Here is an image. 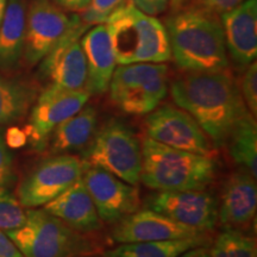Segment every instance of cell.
I'll return each instance as SVG.
<instances>
[{
	"mask_svg": "<svg viewBox=\"0 0 257 257\" xmlns=\"http://www.w3.org/2000/svg\"><path fill=\"white\" fill-rule=\"evenodd\" d=\"M173 100L188 112L213 146H225L240 118L250 113L240 89L227 69L187 72L170 86Z\"/></svg>",
	"mask_w": 257,
	"mask_h": 257,
	"instance_id": "6da1fadb",
	"label": "cell"
},
{
	"mask_svg": "<svg viewBox=\"0 0 257 257\" xmlns=\"http://www.w3.org/2000/svg\"><path fill=\"white\" fill-rule=\"evenodd\" d=\"M170 51L175 63L186 72L227 69L226 46L219 15L186 6L167 19Z\"/></svg>",
	"mask_w": 257,
	"mask_h": 257,
	"instance_id": "7a4b0ae2",
	"label": "cell"
},
{
	"mask_svg": "<svg viewBox=\"0 0 257 257\" xmlns=\"http://www.w3.org/2000/svg\"><path fill=\"white\" fill-rule=\"evenodd\" d=\"M217 165L212 156L174 149L146 137L141 181L157 192L200 191L210 186Z\"/></svg>",
	"mask_w": 257,
	"mask_h": 257,
	"instance_id": "3957f363",
	"label": "cell"
},
{
	"mask_svg": "<svg viewBox=\"0 0 257 257\" xmlns=\"http://www.w3.org/2000/svg\"><path fill=\"white\" fill-rule=\"evenodd\" d=\"M104 24L117 64L163 63L172 59L165 24L141 11L131 0L115 10Z\"/></svg>",
	"mask_w": 257,
	"mask_h": 257,
	"instance_id": "277c9868",
	"label": "cell"
},
{
	"mask_svg": "<svg viewBox=\"0 0 257 257\" xmlns=\"http://www.w3.org/2000/svg\"><path fill=\"white\" fill-rule=\"evenodd\" d=\"M24 257H79L100 252L98 242L44 210H28L21 227L5 231Z\"/></svg>",
	"mask_w": 257,
	"mask_h": 257,
	"instance_id": "5b68a950",
	"label": "cell"
},
{
	"mask_svg": "<svg viewBox=\"0 0 257 257\" xmlns=\"http://www.w3.org/2000/svg\"><path fill=\"white\" fill-rule=\"evenodd\" d=\"M82 167L104 169L127 184L136 186L142 172V143L130 127L119 120H108L96 130L83 150Z\"/></svg>",
	"mask_w": 257,
	"mask_h": 257,
	"instance_id": "8992f818",
	"label": "cell"
},
{
	"mask_svg": "<svg viewBox=\"0 0 257 257\" xmlns=\"http://www.w3.org/2000/svg\"><path fill=\"white\" fill-rule=\"evenodd\" d=\"M108 88L112 101L125 113L148 114L168 93V67L163 63L119 64Z\"/></svg>",
	"mask_w": 257,
	"mask_h": 257,
	"instance_id": "52a82bcc",
	"label": "cell"
},
{
	"mask_svg": "<svg viewBox=\"0 0 257 257\" xmlns=\"http://www.w3.org/2000/svg\"><path fill=\"white\" fill-rule=\"evenodd\" d=\"M82 24L79 15L68 16L51 0H31L27 9L23 56L29 66L46 57L64 36Z\"/></svg>",
	"mask_w": 257,
	"mask_h": 257,
	"instance_id": "ba28073f",
	"label": "cell"
},
{
	"mask_svg": "<svg viewBox=\"0 0 257 257\" xmlns=\"http://www.w3.org/2000/svg\"><path fill=\"white\" fill-rule=\"evenodd\" d=\"M82 162L70 154L43 160L22 180L17 199L23 207L44 206L82 176Z\"/></svg>",
	"mask_w": 257,
	"mask_h": 257,
	"instance_id": "9c48e42d",
	"label": "cell"
},
{
	"mask_svg": "<svg viewBox=\"0 0 257 257\" xmlns=\"http://www.w3.org/2000/svg\"><path fill=\"white\" fill-rule=\"evenodd\" d=\"M148 137L174 149L212 156L213 144L197 120L188 112L172 105H163L148 113Z\"/></svg>",
	"mask_w": 257,
	"mask_h": 257,
	"instance_id": "30bf717a",
	"label": "cell"
},
{
	"mask_svg": "<svg viewBox=\"0 0 257 257\" xmlns=\"http://www.w3.org/2000/svg\"><path fill=\"white\" fill-rule=\"evenodd\" d=\"M89 95L86 89H66L56 86L44 89L32 107L24 131L31 146L38 150L43 149L53 131L81 110L87 104Z\"/></svg>",
	"mask_w": 257,
	"mask_h": 257,
	"instance_id": "8fae6325",
	"label": "cell"
},
{
	"mask_svg": "<svg viewBox=\"0 0 257 257\" xmlns=\"http://www.w3.org/2000/svg\"><path fill=\"white\" fill-rule=\"evenodd\" d=\"M217 199L205 191L159 192L146 200V207L199 231H210L218 221Z\"/></svg>",
	"mask_w": 257,
	"mask_h": 257,
	"instance_id": "7c38bea8",
	"label": "cell"
},
{
	"mask_svg": "<svg viewBox=\"0 0 257 257\" xmlns=\"http://www.w3.org/2000/svg\"><path fill=\"white\" fill-rule=\"evenodd\" d=\"M81 178L101 221L117 223L140 208L136 186L95 167H83Z\"/></svg>",
	"mask_w": 257,
	"mask_h": 257,
	"instance_id": "4fadbf2b",
	"label": "cell"
},
{
	"mask_svg": "<svg viewBox=\"0 0 257 257\" xmlns=\"http://www.w3.org/2000/svg\"><path fill=\"white\" fill-rule=\"evenodd\" d=\"M88 28L82 22L41 61L40 72L50 82V86L66 89H85L87 64L80 38Z\"/></svg>",
	"mask_w": 257,
	"mask_h": 257,
	"instance_id": "5bb4252c",
	"label": "cell"
},
{
	"mask_svg": "<svg viewBox=\"0 0 257 257\" xmlns=\"http://www.w3.org/2000/svg\"><path fill=\"white\" fill-rule=\"evenodd\" d=\"M204 232L182 225L157 212L144 208L117 221L112 238L117 243L161 242L202 236Z\"/></svg>",
	"mask_w": 257,
	"mask_h": 257,
	"instance_id": "9a60e30c",
	"label": "cell"
},
{
	"mask_svg": "<svg viewBox=\"0 0 257 257\" xmlns=\"http://www.w3.org/2000/svg\"><path fill=\"white\" fill-rule=\"evenodd\" d=\"M219 18L231 59L238 67H248L257 56V0H244Z\"/></svg>",
	"mask_w": 257,
	"mask_h": 257,
	"instance_id": "2e32d148",
	"label": "cell"
},
{
	"mask_svg": "<svg viewBox=\"0 0 257 257\" xmlns=\"http://www.w3.org/2000/svg\"><path fill=\"white\" fill-rule=\"evenodd\" d=\"M256 208V178L246 169L236 170L224 186L218 219L226 227L244 226L255 218Z\"/></svg>",
	"mask_w": 257,
	"mask_h": 257,
	"instance_id": "e0dca14e",
	"label": "cell"
},
{
	"mask_svg": "<svg viewBox=\"0 0 257 257\" xmlns=\"http://www.w3.org/2000/svg\"><path fill=\"white\" fill-rule=\"evenodd\" d=\"M87 64L85 89L89 94H102L108 89L117 67L110 35L105 24L94 25L80 38Z\"/></svg>",
	"mask_w": 257,
	"mask_h": 257,
	"instance_id": "ac0fdd59",
	"label": "cell"
},
{
	"mask_svg": "<svg viewBox=\"0 0 257 257\" xmlns=\"http://www.w3.org/2000/svg\"><path fill=\"white\" fill-rule=\"evenodd\" d=\"M44 210L82 233L94 232L102 224L82 178L44 205Z\"/></svg>",
	"mask_w": 257,
	"mask_h": 257,
	"instance_id": "d6986e66",
	"label": "cell"
},
{
	"mask_svg": "<svg viewBox=\"0 0 257 257\" xmlns=\"http://www.w3.org/2000/svg\"><path fill=\"white\" fill-rule=\"evenodd\" d=\"M98 130V112L85 105L79 112L62 121L51 134L50 153L54 155L85 150Z\"/></svg>",
	"mask_w": 257,
	"mask_h": 257,
	"instance_id": "ffe728a7",
	"label": "cell"
},
{
	"mask_svg": "<svg viewBox=\"0 0 257 257\" xmlns=\"http://www.w3.org/2000/svg\"><path fill=\"white\" fill-rule=\"evenodd\" d=\"M27 0H8L0 24V70L15 69L24 53Z\"/></svg>",
	"mask_w": 257,
	"mask_h": 257,
	"instance_id": "44dd1931",
	"label": "cell"
},
{
	"mask_svg": "<svg viewBox=\"0 0 257 257\" xmlns=\"http://www.w3.org/2000/svg\"><path fill=\"white\" fill-rule=\"evenodd\" d=\"M207 243V237L205 234L175 240L123 243L117 248L107 250L104 257H178L186 250Z\"/></svg>",
	"mask_w": 257,
	"mask_h": 257,
	"instance_id": "7402d4cb",
	"label": "cell"
},
{
	"mask_svg": "<svg viewBox=\"0 0 257 257\" xmlns=\"http://www.w3.org/2000/svg\"><path fill=\"white\" fill-rule=\"evenodd\" d=\"M225 146L229 148L230 156L236 163L246 169L252 176H257V126L251 113L237 121L229 135Z\"/></svg>",
	"mask_w": 257,
	"mask_h": 257,
	"instance_id": "603a6c76",
	"label": "cell"
},
{
	"mask_svg": "<svg viewBox=\"0 0 257 257\" xmlns=\"http://www.w3.org/2000/svg\"><path fill=\"white\" fill-rule=\"evenodd\" d=\"M36 92L27 83L0 75V125L21 120L35 100Z\"/></svg>",
	"mask_w": 257,
	"mask_h": 257,
	"instance_id": "cb8c5ba5",
	"label": "cell"
},
{
	"mask_svg": "<svg viewBox=\"0 0 257 257\" xmlns=\"http://www.w3.org/2000/svg\"><path fill=\"white\" fill-rule=\"evenodd\" d=\"M210 255L211 257H257L256 240L238 230L226 227L218 234L210 249Z\"/></svg>",
	"mask_w": 257,
	"mask_h": 257,
	"instance_id": "d4e9b609",
	"label": "cell"
},
{
	"mask_svg": "<svg viewBox=\"0 0 257 257\" xmlns=\"http://www.w3.org/2000/svg\"><path fill=\"white\" fill-rule=\"evenodd\" d=\"M27 220V211L8 189H0V230L10 231L21 227Z\"/></svg>",
	"mask_w": 257,
	"mask_h": 257,
	"instance_id": "484cf974",
	"label": "cell"
},
{
	"mask_svg": "<svg viewBox=\"0 0 257 257\" xmlns=\"http://www.w3.org/2000/svg\"><path fill=\"white\" fill-rule=\"evenodd\" d=\"M127 0H92L85 11L81 12V21L87 27L104 24L117 9H119Z\"/></svg>",
	"mask_w": 257,
	"mask_h": 257,
	"instance_id": "4316f807",
	"label": "cell"
},
{
	"mask_svg": "<svg viewBox=\"0 0 257 257\" xmlns=\"http://www.w3.org/2000/svg\"><path fill=\"white\" fill-rule=\"evenodd\" d=\"M240 94L245 105H248L249 112L253 117L257 113V63L253 61L246 67L243 74L242 86H240Z\"/></svg>",
	"mask_w": 257,
	"mask_h": 257,
	"instance_id": "83f0119b",
	"label": "cell"
},
{
	"mask_svg": "<svg viewBox=\"0 0 257 257\" xmlns=\"http://www.w3.org/2000/svg\"><path fill=\"white\" fill-rule=\"evenodd\" d=\"M12 178V156L5 143L4 135L0 130V189H6Z\"/></svg>",
	"mask_w": 257,
	"mask_h": 257,
	"instance_id": "f1b7e54d",
	"label": "cell"
},
{
	"mask_svg": "<svg viewBox=\"0 0 257 257\" xmlns=\"http://www.w3.org/2000/svg\"><path fill=\"white\" fill-rule=\"evenodd\" d=\"M243 2L244 0H191L187 6H197L217 15H221L236 8Z\"/></svg>",
	"mask_w": 257,
	"mask_h": 257,
	"instance_id": "f546056e",
	"label": "cell"
},
{
	"mask_svg": "<svg viewBox=\"0 0 257 257\" xmlns=\"http://www.w3.org/2000/svg\"><path fill=\"white\" fill-rule=\"evenodd\" d=\"M136 8H138L144 14L150 16H157L166 11L169 5V0H131Z\"/></svg>",
	"mask_w": 257,
	"mask_h": 257,
	"instance_id": "4dcf8cb0",
	"label": "cell"
},
{
	"mask_svg": "<svg viewBox=\"0 0 257 257\" xmlns=\"http://www.w3.org/2000/svg\"><path fill=\"white\" fill-rule=\"evenodd\" d=\"M0 257H24L11 238L0 230Z\"/></svg>",
	"mask_w": 257,
	"mask_h": 257,
	"instance_id": "1f68e13d",
	"label": "cell"
},
{
	"mask_svg": "<svg viewBox=\"0 0 257 257\" xmlns=\"http://www.w3.org/2000/svg\"><path fill=\"white\" fill-rule=\"evenodd\" d=\"M5 143L6 146L11 148H19L23 147L25 142H27V136H25L24 131L19 130L18 127H11L9 128L8 133H6Z\"/></svg>",
	"mask_w": 257,
	"mask_h": 257,
	"instance_id": "d6a6232c",
	"label": "cell"
},
{
	"mask_svg": "<svg viewBox=\"0 0 257 257\" xmlns=\"http://www.w3.org/2000/svg\"><path fill=\"white\" fill-rule=\"evenodd\" d=\"M60 8L72 12H83L91 4L92 0H53Z\"/></svg>",
	"mask_w": 257,
	"mask_h": 257,
	"instance_id": "836d02e7",
	"label": "cell"
},
{
	"mask_svg": "<svg viewBox=\"0 0 257 257\" xmlns=\"http://www.w3.org/2000/svg\"><path fill=\"white\" fill-rule=\"evenodd\" d=\"M178 257H211L210 255V249L205 245H199L194 246V248H191L186 250L185 252L180 253Z\"/></svg>",
	"mask_w": 257,
	"mask_h": 257,
	"instance_id": "e575fe53",
	"label": "cell"
},
{
	"mask_svg": "<svg viewBox=\"0 0 257 257\" xmlns=\"http://www.w3.org/2000/svg\"><path fill=\"white\" fill-rule=\"evenodd\" d=\"M191 0H169L170 8H172L173 12L179 11V10L186 8L189 4Z\"/></svg>",
	"mask_w": 257,
	"mask_h": 257,
	"instance_id": "d590c367",
	"label": "cell"
},
{
	"mask_svg": "<svg viewBox=\"0 0 257 257\" xmlns=\"http://www.w3.org/2000/svg\"><path fill=\"white\" fill-rule=\"evenodd\" d=\"M6 4H8V0H0V24H2L3 17H4Z\"/></svg>",
	"mask_w": 257,
	"mask_h": 257,
	"instance_id": "8d00e7d4",
	"label": "cell"
},
{
	"mask_svg": "<svg viewBox=\"0 0 257 257\" xmlns=\"http://www.w3.org/2000/svg\"><path fill=\"white\" fill-rule=\"evenodd\" d=\"M79 257H91V256H79Z\"/></svg>",
	"mask_w": 257,
	"mask_h": 257,
	"instance_id": "74e56055",
	"label": "cell"
}]
</instances>
